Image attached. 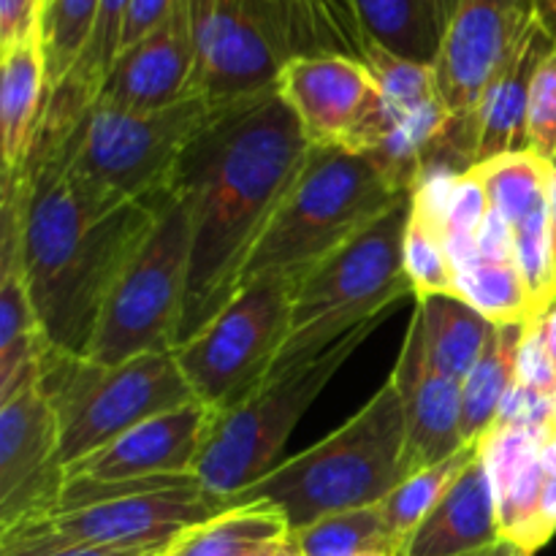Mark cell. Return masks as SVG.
Here are the masks:
<instances>
[{"instance_id":"obj_1","label":"cell","mask_w":556,"mask_h":556,"mask_svg":"<svg viewBox=\"0 0 556 556\" xmlns=\"http://www.w3.org/2000/svg\"><path fill=\"white\" fill-rule=\"evenodd\" d=\"M309 147L277 87L212 106L172 179L190 215V277L177 345L237 296L244 266Z\"/></svg>"},{"instance_id":"obj_2","label":"cell","mask_w":556,"mask_h":556,"mask_svg":"<svg viewBox=\"0 0 556 556\" xmlns=\"http://www.w3.org/2000/svg\"><path fill=\"white\" fill-rule=\"evenodd\" d=\"M14 179L22 266L43 337L87 356L109 291L150 233L161 199L125 201L74 174L60 152L30 157Z\"/></svg>"},{"instance_id":"obj_3","label":"cell","mask_w":556,"mask_h":556,"mask_svg":"<svg viewBox=\"0 0 556 556\" xmlns=\"http://www.w3.org/2000/svg\"><path fill=\"white\" fill-rule=\"evenodd\" d=\"M405 478V413L389 375L351 421L280 462L269 476L239 492L228 508L271 505L296 532L324 516L383 503Z\"/></svg>"},{"instance_id":"obj_4","label":"cell","mask_w":556,"mask_h":556,"mask_svg":"<svg viewBox=\"0 0 556 556\" xmlns=\"http://www.w3.org/2000/svg\"><path fill=\"white\" fill-rule=\"evenodd\" d=\"M407 195L410 190L375 157L345 147H309L302 172L244 266L242 286L296 282Z\"/></svg>"},{"instance_id":"obj_5","label":"cell","mask_w":556,"mask_h":556,"mask_svg":"<svg viewBox=\"0 0 556 556\" xmlns=\"http://www.w3.org/2000/svg\"><path fill=\"white\" fill-rule=\"evenodd\" d=\"M410 195L293 282L288 334L269 378L313 362L413 296L402 261Z\"/></svg>"},{"instance_id":"obj_6","label":"cell","mask_w":556,"mask_h":556,"mask_svg":"<svg viewBox=\"0 0 556 556\" xmlns=\"http://www.w3.org/2000/svg\"><path fill=\"white\" fill-rule=\"evenodd\" d=\"M38 383L58 416L63 467L96 454L136 424L195 400L174 351L98 364L47 345Z\"/></svg>"},{"instance_id":"obj_7","label":"cell","mask_w":556,"mask_h":556,"mask_svg":"<svg viewBox=\"0 0 556 556\" xmlns=\"http://www.w3.org/2000/svg\"><path fill=\"white\" fill-rule=\"evenodd\" d=\"M375 326L378 324L358 326L318 358L266 378L237 405L215 413L210 434L193 465V476L201 489L223 500L228 508L239 492L269 476L280 465L277 456L304 413L329 386L337 369L372 334Z\"/></svg>"},{"instance_id":"obj_8","label":"cell","mask_w":556,"mask_h":556,"mask_svg":"<svg viewBox=\"0 0 556 556\" xmlns=\"http://www.w3.org/2000/svg\"><path fill=\"white\" fill-rule=\"evenodd\" d=\"M190 277V215L172 188L155 223L109 291L87 356L119 364L141 353H172L179 342Z\"/></svg>"},{"instance_id":"obj_9","label":"cell","mask_w":556,"mask_h":556,"mask_svg":"<svg viewBox=\"0 0 556 556\" xmlns=\"http://www.w3.org/2000/svg\"><path fill=\"white\" fill-rule=\"evenodd\" d=\"M210 112L212 103L199 96L152 112L92 103L79 128L52 152L117 199L150 201L172 188L174 172Z\"/></svg>"},{"instance_id":"obj_10","label":"cell","mask_w":556,"mask_h":556,"mask_svg":"<svg viewBox=\"0 0 556 556\" xmlns=\"http://www.w3.org/2000/svg\"><path fill=\"white\" fill-rule=\"evenodd\" d=\"M223 510L226 503L204 492L195 476L65 478L52 514L36 521L71 541L166 552L179 535Z\"/></svg>"},{"instance_id":"obj_11","label":"cell","mask_w":556,"mask_h":556,"mask_svg":"<svg viewBox=\"0 0 556 556\" xmlns=\"http://www.w3.org/2000/svg\"><path fill=\"white\" fill-rule=\"evenodd\" d=\"M291 293L293 282L286 280L242 286L215 318L174 348L195 400L215 413L228 410L269 378L288 334Z\"/></svg>"},{"instance_id":"obj_12","label":"cell","mask_w":556,"mask_h":556,"mask_svg":"<svg viewBox=\"0 0 556 556\" xmlns=\"http://www.w3.org/2000/svg\"><path fill=\"white\" fill-rule=\"evenodd\" d=\"M538 22L535 0H462L434 60V81L451 114L445 150L476 166L478 109L521 38Z\"/></svg>"},{"instance_id":"obj_13","label":"cell","mask_w":556,"mask_h":556,"mask_svg":"<svg viewBox=\"0 0 556 556\" xmlns=\"http://www.w3.org/2000/svg\"><path fill=\"white\" fill-rule=\"evenodd\" d=\"M277 96L313 147H345L372 155L383 139V92L364 60L296 54L277 76Z\"/></svg>"},{"instance_id":"obj_14","label":"cell","mask_w":556,"mask_h":556,"mask_svg":"<svg viewBox=\"0 0 556 556\" xmlns=\"http://www.w3.org/2000/svg\"><path fill=\"white\" fill-rule=\"evenodd\" d=\"M195 96L212 106L275 90L293 58L280 27L250 0H188Z\"/></svg>"},{"instance_id":"obj_15","label":"cell","mask_w":556,"mask_h":556,"mask_svg":"<svg viewBox=\"0 0 556 556\" xmlns=\"http://www.w3.org/2000/svg\"><path fill=\"white\" fill-rule=\"evenodd\" d=\"M38 380L0 402V532L52 514L65 486L58 416Z\"/></svg>"},{"instance_id":"obj_16","label":"cell","mask_w":556,"mask_h":556,"mask_svg":"<svg viewBox=\"0 0 556 556\" xmlns=\"http://www.w3.org/2000/svg\"><path fill=\"white\" fill-rule=\"evenodd\" d=\"M405 413L407 476L448 459L465 448L462 438V383L432 367L424 342V324L413 309L400 358L391 372Z\"/></svg>"},{"instance_id":"obj_17","label":"cell","mask_w":556,"mask_h":556,"mask_svg":"<svg viewBox=\"0 0 556 556\" xmlns=\"http://www.w3.org/2000/svg\"><path fill=\"white\" fill-rule=\"evenodd\" d=\"M215 410L193 400L166 410L114 438L96 454L65 467V478L128 481V478L193 476L199 451L210 434Z\"/></svg>"},{"instance_id":"obj_18","label":"cell","mask_w":556,"mask_h":556,"mask_svg":"<svg viewBox=\"0 0 556 556\" xmlns=\"http://www.w3.org/2000/svg\"><path fill=\"white\" fill-rule=\"evenodd\" d=\"M188 98H195V47L188 0H179L161 27L117 54L96 103L152 112Z\"/></svg>"},{"instance_id":"obj_19","label":"cell","mask_w":556,"mask_h":556,"mask_svg":"<svg viewBox=\"0 0 556 556\" xmlns=\"http://www.w3.org/2000/svg\"><path fill=\"white\" fill-rule=\"evenodd\" d=\"M0 212V402H5L41 378V356L49 342L22 266L20 195L14 179H3Z\"/></svg>"},{"instance_id":"obj_20","label":"cell","mask_w":556,"mask_h":556,"mask_svg":"<svg viewBox=\"0 0 556 556\" xmlns=\"http://www.w3.org/2000/svg\"><path fill=\"white\" fill-rule=\"evenodd\" d=\"M503 541L492 478L481 451L459 472L396 556H472Z\"/></svg>"},{"instance_id":"obj_21","label":"cell","mask_w":556,"mask_h":556,"mask_svg":"<svg viewBox=\"0 0 556 556\" xmlns=\"http://www.w3.org/2000/svg\"><path fill=\"white\" fill-rule=\"evenodd\" d=\"M556 47V38L541 20L527 30L519 49L489 85L478 109L476 163L492 161L505 152L527 150V112H530V90L538 68L546 54Z\"/></svg>"},{"instance_id":"obj_22","label":"cell","mask_w":556,"mask_h":556,"mask_svg":"<svg viewBox=\"0 0 556 556\" xmlns=\"http://www.w3.org/2000/svg\"><path fill=\"white\" fill-rule=\"evenodd\" d=\"M3 58L0 76V157L3 177H16L27 166L43 109L49 98L47 54H43L41 33L27 38Z\"/></svg>"},{"instance_id":"obj_23","label":"cell","mask_w":556,"mask_h":556,"mask_svg":"<svg viewBox=\"0 0 556 556\" xmlns=\"http://www.w3.org/2000/svg\"><path fill=\"white\" fill-rule=\"evenodd\" d=\"M416 309L421 315L424 342L432 367L462 383L486 351L494 324L459 296L421 299L416 302Z\"/></svg>"},{"instance_id":"obj_24","label":"cell","mask_w":556,"mask_h":556,"mask_svg":"<svg viewBox=\"0 0 556 556\" xmlns=\"http://www.w3.org/2000/svg\"><path fill=\"white\" fill-rule=\"evenodd\" d=\"M525 329L527 324L494 326L486 351L462 380V438L467 445H476L494 427L505 396L514 389Z\"/></svg>"},{"instance_id":"obj_25","label":"cell","mask_w":556,"mask_h":556,"mask_svg":"<svg viewBox=\"0 0 556 556\" xmlns=\"http://www.w3.org/2000/svg\"><path fill=\"white\" fill-rule=\"evenodd\" d=\"M291 535L286 516L264 503L233 505L215 519L179 535L163 556H239L253 548L282 543Z\"/></svg>"},{"instance_id":"obj_26","label":"cell","mask_w":556,"mask_h":556,"mask_svg":"<svg viewBox=\"0 0 556 556\" xmlns=\"http://www.w3.org/2000/svg\"><path fill=\"white\" fill-rule=\"evenodd\" d=\"M358 27L396 58L434 65L443 43L429 0H351Z\"/></svg>"},{"instance_id":"obj_27","label":"cell","mask_w":556,"mask_h":556,"mask_svg":"<svg viewBox=\"0 0 556 556\" xmlns=\"http://www.w3.org/2000/svg\"><path fill=\"white\" fill-rule=\"evenodd\" d=\"M456 286L459 299L476 307L489 324L521 326L538 318V307L527 291V282L521 280L516 261L472 255L470 261L456 266Z\"/></svg>"},{"instance_id":"obj_28","label":"cell","mask_w":556,"mask_h":556,"mask_svg":"<svg viewBox=\"0 0 556 556\" xmlns=\"http://www.w3.org/2000/svg\"><path fill=\"white\" fill-rule=\"evenodd\" d=\"M476 172L486 185L492 210L503 215L510 226L546 204L552 193L554 161H546L532 150L505 152L492 161L476 163Z\"/></svg>"},{"instance_id":"obj_29","label":"cell","mask_w":556,"mask_h":556,"mask_svg":"<svg viewBox=\"0 0 556 556\" xmlns=\"http://www.w3.org/2000/svg\"><path fill=\"white\" fill-rule=\"evenodd\" d=\"M402 261H405L413 302H421L429 296H459L456 269L451 264L448 248H445L443 223L427 206L418 204L413 195L410 210H407Z\"/></svg>"},{"instance_id":"obj_30","label":"cell","mask_w":556,"mask_h":556,"mask_svg":"<svg viewBox=\"0 0 556 556\" xmlns=\"http://www.w3.org/2000/svg\"><path fill=\"white\" fill-rule=\"evenodd\" d=\"M476 451L478 445H465L448 459L413 472L380 503L386 527H389V535L396 543V548L405 546L407 538L418 530V525L427 519L429 510L440 503V497L448 492V486L459 478V472L470 465Z\"/></svg>"},{"instance_id":"obj_31","label":"cell","mask_w":556,"mask_h":556,"mask_svg":"<svg viewBox=\"0 0 556 556\" xmlns=\"http://www.w3.org/2000/svg\"><path fill=\"white\" fill-rule=\"evenodd\" d=\"M304 556H364L372 552H396L378 505L324 516L302 530L291 532Z\"/></svg>"},{"instance_id":"obj_32","label":"cell","mask_w":556,"mask_h":556,"mask_svg":"<svg viewBox=\"0 0 556 556\" xmlns=\"http://www.w3.org/2000/svg\"><path fill=\"white\" fill-rule=\"evenodd\" d=\"M101 0H43L41 41L47 54L49 92L74 71L96 27Z\"/></svg>"},{"instance_id":"obj_33","label":"cell","mask_w":556,"mask_h":556,"mask_svg":"<svg viewBox=\"0 0 556 556\" xmlns=\"http://www.w3.org/2000/svg\"><path fill=\"white\" fill-rule=\"evenodd\" d=\"M489 215H492V201H489L486 185H483L476 166L456 174L451 179L443 206V237L454 269L476 255L478 233H481Z\"/></svg>"},{"instance_id":"obj_34","label":"cell","mask_w":556,"mask_h":556,"mask_svg":"<svg viewBox=\"0 0 556 556\" xmlns=\"http://www.w3.org/2000/svg\"><path fill=\"white\" fill-rule=\"evenodd\" d=\"M307 54H348L364 60L367 36L358 27L351 0H291Z\"/></svg>"},{"instance_id":"obj_35","label":"cell","mask_w":556,"mask_h":556,"mask_svg":"<svg viewBox=\"0 0 556 556\" xmlns=\"http://www.w3.org/2000/svg\"><path fill=\"white\" fill-rule=\"evenodd\" d=\"M514 261L527 282L538 315L556 296V269L552 231H548V201L514 226Z\"/></svg>"},{"instance_id":"obj_36","label":"cell","mask_w":556,"mask_h":556,"mask_svg":"<svg viewBox=\"0 0 556 556\" xmlns=\"http://www.w3.org/2000/svg\"><path fill=\"white\" fill-rule=\"evenodd\" d=\"M0 556H163V548H123L71 541L47 530L41 521H27L0 532Z\"/></svg>"},{"instance_id":"obj_37","label":"cell","mask_w":556,"mask_h":556,"mask_svg":"<svg viewBox=\"0 0 556 556\" xmlns=\"http://www.w3.org/2000/svg\"><path fill=\"white\" fill-rule=\"evenodd\" d=\"M527 150L554 161L556 157V47L538 68L527 112Z\"/></svg>"},{"instance_id":"obj_38","label":"cell","mask_w":556,"mask_h":556,"mask_svg":"<svg viewBox=\"0 0 556 556\" xmlns=\"http://www.w3.org/2000/svg\"><path fill=\"white\" fill-rule=\"evenodd\" d=\"M556 424V402L554 396L541 394L530 386L516 380L514 389L505 396L503 407L497 413L494 427H521V429H552Z\"/></svg>"},{"instance_id":"obj_39","label":"cell","mask_w":556,"mask_h":556,"mask_svg":"<svg viewBox=\"0 0 556 556\" xmlns=\"http://www.w3.org/2000/svg\"><path fill=\"white\" fill-rule=\"evenodd\" d=\"M516 380L530 386V389L541 391V394L556 396V362L552 351L546 348V340H543L538 318L527 324L525 337H521Z\"/></svg>"},{"instance_id":"obj_40","label":"cell","mask_w":556,"mask_h":556,"mask_svg":"<svg viewBox=\"0 0 556 556\" xmlns=\"http://www.w3.org/2000/svg\"><path fill=\"white\" fill-rule=\"evenodd\" d=\"M43 0H0V54L41 33Z\"/></svg>"},{"instance_id":"obj_41","label":"cell","mask_w":556,"mask_h":556,"mask_svg":"<svg viewBox=\"0 0 556 556\" xmlns=\"http://www.w3.org/2000/svg\"><path fill=\"white\" fill-rule=\"evenodd\" d=\"M177 5L179 0H130L123 38H119V52L134 47V43L141 41L144 36H150L155 27H161L163 22L174 14Z\"/></svg>"},{"instance_id":"obj_42","label":"cell","mask_w":556,"mask_h":556,"mask_svg":"<svg viewBox=\"0 0 556 556\" xmlns=\"http://www.w3.org/2000/svg\"><path fill=\"white\" fill-rule=\"evenodd\" d=\"M476 255L483 258H500V261H514V226L505 220L503 215L492 210V215L483 223L481 233H478Z\"/></svg>"},{"instance_id":"obj_43","label":"cell","mask_w":556,"mask_h":556,"mask_svg":"<svg viewBox=\"0 0 556 556\" xmlns=\"http://www.w3.org/2000/svg\"><path fill=\"white\" fill-rule=\"evenodd\" d=\"M250 3L258 5V9L280 27L288 47H291L293 58H296V54H307V41H304V33L291 9V0H250Z\"/></svg>"},{"instance_id":"obj_44","label":"cell","mask_w":556,"mask_h":556,"mask_svg":"<svg viewBox=\"0 0 556 556\" xmlns=\"http://www.w3.org/2000/svg\"><path fill=\"white\" fill-rule=\"evenodd\" d=\"M538 324H541L543 340H546V348L552 351V356L556 362V296L546 304V309L538 315Z\"/></svg>"},{"instance_id":"obj_45","label":"cell","mask_w":556,"mask_h":556,"mask_svg":"<svg viewBox=\"0 0 556 556\" xmlns=\"http://www.w3.org/2000/svg\"><path fill=\"white\" fill-rule=\"evenodd\" d=\"M543 525H546L548 535H556V478H546V489H543Z\"/></svg>"},{"instance_id":"obj_46","label":"cell","mask_w":556,"mask_h":556,"mask_svg":"<svg viewBox=\"0 0 556 556\" xmlns=\"http://www.w3.org/2000/svg\"><path fill=\"white\" fill-rule=\"evenodd\" d=\"M541 465L548 478H556V424L541 440Z\"/></svg>"},{"instance_id":"obj_47","label":"cell","mask_w":556,"mask_h":556,"mask_svg":"<svg viewBox=\"0 0 556 556\" xmlns=\"http://www.w3.org/2000/svg\"><path fill=\"white\" fill-rule=\"evenodd\" d=\"M459 3L462 0H429V5H432V11H434V20H438L440 30L443 33H445V27H448V22L454 20Z\"/></svg>"},{"instance_id":"obj_48","label":"cell","mask_w":556,"mask_h":556,"mask_svg":"<svg viewBox=\"0 0 556 556\" xmlns=\"http://www.w3.org/2000/svg\"><path fill=\"white\" fill-rule=\"evenodd\" d=\"M535 11L541 25L556 38V0H535Z\"/></svg>"},{"instance_id":"obj_49","label":"cell","mask_w":556,"mask_h":556,"mask_svg":"<svg viewBox=\"0 0 556 556\" xmlns=\"http://www.w3.org/2000/svg\"><path fill=\"white\" fill-rule=\"evenodd\" d=\"M548 231H552L554 269H556V157H554V179H552V193H548Z\"/></svg>"},{"instance_id":"obj_50","label":"cell","mask_w":556,"mask_h":556,"mask_svg":"<svg viewBox=\"0 0 556 556\" xmlns=\"http://www.w3.org/2000/svg\"><path fill=\"white\" fill-rule=\"evenodd\" d=\"M472 556H530V554H525L519 546H514V543L500 541V543H494L492 548H486V552L472 554Z\"/></svg>"},{"instance_id":"obj_51","label":"cell","mask_w":556,"mask_h":556,"mask_svg":"<svg viewBox=\"0 0 556 556\" xmlns=\"http://www.w3.org/2000/svg\"><path fill=\"white\" fill-rule=\"evenodd\" d=\"M275 556H304L302 548H299V543L293 541V535H288L286 541L280 543V548H277Z\"/></svg>"},{"instance_id":"obj_52","label":"cell","mask_w":556,"mask_h":556,"mask_svg":"<svg viewBox=\"0 0 556 556\" xmlns=\"http://www.w3.org/2000/svg\"><path fill=\"white\" fill-rule=\"evenodd\" d=\"M277 548H280V543H271V546L253 548V552H244V554H239V556H275Z\"/></svg>"},{"instance_id":"obj_53","label":"cell","mask_w":556,"mask_h":556,"mask_svg":"<svg viewBox=\"0 0 556 556\" xmlns=\"http://www.w3.org/2000/svg\"><path fill=\"white\" fill-rule=\"evenodd\" d=\"M364 556H396V552H372V554H364Z\"/></svg>"},{"instance_id":"obj_54","label":"cell","mask_w":556,"mask_h":556,"mask_svg":"<svg viewBox=\"0 0 556 556\" xmlns=\"http://www.w3.org/2000/svg\"><path fill=\"white\" fill-rule=\"evenodd\" d=\"M554 402H556V396H554Z\"/></svg>"}]
</instances>
